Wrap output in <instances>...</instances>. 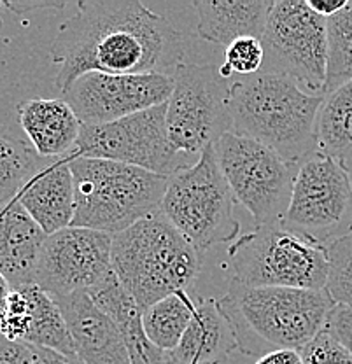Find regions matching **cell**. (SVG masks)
I'll list each match as a JSON object with an SVG mask.
<instances>
[{
	"mask_svg": "<svg viewBox=\"0 0 352 364\" xmlns=\"http://www.w3.org/2000/svg\"><path fill=\"white\" fill-rule=\"evenodd\" d=\"M184 51V33L139 0H85L60 25L49 60L63 93L88 72L174 75Z\"/></svg>",
	"mask_w": 352,
	"mask_h": 364,
	"instance_id": "1",
	"label": "cell"
},
{
	"mask_svg": "<svg viewBox=\"0 0 352 364\" xmlns=\"http://www.w3.org/2000/svg\"><path fill=\"white\" fill-rule=\"evenodd\" d=\"M218 305L232 326L238 350L261 358L275 350H300L326 329L335 309L323 291L251 287L232 279Z\"/></svg>",
	"mask_w": 352,
	"mask_h": 364,
	"instance_id": "2",
	"label": "cell"
},
{
	"mask_svg": "<svg viewBox=\"0 0 352 364\" xmlns=\"http://www.w3.org/2000/svg\"><path fill=\"white\" fill-rule=\"evenodd\" d=\"M323 95L305 93L293 79L258 72L232 79V134L270 147L287 161L300 163L317 151L316 124Z\"/></svg>",
	"mask_w": 352,
	"mask_h": 364,
	"instance_id": "3",
	"label": "cell"
},
{
	"mask_svg": "<svg viewBox=\"0 0 352 364\" xmlns=\"http://www.w3.org/2000/svg\"><path fill=\"white\" fill-rule=\"evenodd\" d=\"M202 254L160 210L112 235V272L142 310L179 291H193Z\"/></svg>",
	"mask_w": 352,
	"mask_h": 364,
	"instance_id": "4",
	"label": "cell"
},
{
	"mask_svg": "<svg viewBox=\"0 0 352 364\" xmlns=\"http://www.w3.org/2000/svg\"><path fill=\"white\" fill-rule=\"evenodd\" d=\"M74 176V221L107 235L128 230L160 210L169 177L137 166L97 158H70Z\"/></svg>",
	"mask_w": 352,
	"mask_h": 364,
	"instance_id": "5",
	"label": "cell"
},
{
	"mask_svg": "<svg viewBox=\"0 0 352 364\" xmlns=\"http://www.w3.org/2000/svg\"><path fill=\"white\" fill-rule=\"evenodd\" d=\"M235 196L219 168L215 147L207 146L193 165L174 172L166 182L160 212L200 252L237 240Z\"/></svg>",
	"mask_w": 352,
	"mask_h": 364,
	"instance_id": "6",
	"label": "cell"
},
{
	"mask_svg": "<svg viewBox=\"0 0 352 364\" xmlns=\"http://www.w3.org/2000/svg\"><path fill=\"white\" fill-rule=\"evenodd\" d=\"M233 279L251 287L326 289L328 250L284 223L256 226L230 245Z\"/></svg>",
	"mask_w": 352,
	"mask_h": 364,
	"instance_id": "7",
	"label": "cell"
},
{
	"mask_svg": "<svg viewBox=\"0 0 352 364\" xmlns=\"http://www.w3.org/2000/svg\"><path fill=\"white\" fill-rule=\"evenodd\" d=\"M215 147L219 168L256 226L282 223L293 193L298 163L287 161L270 147L237 134L223 135Z\"/></svg>",
	"mask_w": 352,
	"mask_h": 364,
	"instance_id": "8",
	"label": "cell"
},
{
	"mask_svg": "<svg viewBox=\"0 0 352 364\" xmlns=\"http://www.w3.org/2000/svg\"><path fill=\"white\" fill-rule=\"evenodd\" d=\"M261 46L265 51L261 72L286 75L305 93L324 97L326 18L314 13L306 0H274Z\"/></svg>",
	"mask_w": 352,
	"mask_h": 364,
	"instance_id": "9",
	"label": "cell"
},
{
	"mask_svg": "<svg viewBox=\"0 0 352 364\" xmlns=\"http://www.w3.org/2000/svg\"><path fill=\"white\" fill-rule=\"evenodd\" d=\"M232 79L219 67L186 63L174 74V90L166 102V130L174 149L198 159L207 146L232 132L230 114Z\"/></svg>",
	"mask_w": 352,
	"mask_h": 364,
	"instance_id": "10",
	"label": "cell"
},
{
	"mask_svg": "<svg viewBox=\"0 0 352 364\" xmlns=\"http://www.w3.org/2000/svg\"><path fill=\"white\" fill-rule=\"evenodd\" d=\"M282 223L323 247L352 233V184L347 170L319 149L302 159Z\"/></svg>",
	"mask_w": 352,
	"mask_h": 364,
	"instance_id": "11",
	"label": "cell"
},
{
	"mask_svg": "<svg viewBox=\"0 0 352 364\" xmlns=\"http://www.w3.org/2000/svg\"><path fill=\"white\" fill-rule=\"evenodd\" d=\"M74 156L109 159L170 177L193 163L177 153L166 130V104L105 124H82Z\"/></svg>",
	"mask_w": 352,
	"mask_h": 364,
	"instance_id": "12",
	"label": "cell"
},
{
	"mask_svg": "<svg viewBox=\"0 0 352 364\" xmlns=\"http://www.w3.org/2000/svg\"><path fill=\"white\" fill-rule=\"evenodd\" d=\"M112 235L69 226L49 235L41 252L36 286L53 298L90 293L112 273Z\"/></svg>",
	"mask_w": 352,
	"mask_h": 364,
	"instance_id": "13",
	"label": "cell"
},
{
	"mask_svg": "<svg viewBox=\"0 0 352 364\" xmlns=\"http://www.w3.org/2000/svg\"><path fill=\"white\" fill-rule=\"evenodd\" d=\"M174 75L88 72L63 91L82 124H105L166 104Z\"/></svg>",
	"mask_w": 352,
	"mask_h": 364,
	"instance_id": "14",
	"label": "cell"
},
{
	"mask_svg": "<svg viewBox=\"0 0 352 364\" xmlns=\"http://www.w3.org/2000/svg\"><path fill=\"white\" fill-rule=\"evenodd\" d=\"M70 329L74 350L82 364H132L123 336L88 293L55 298Z\"/></svg>",
	"mask_w": 352,
	"mask_h": 364,
	"instance_id": "15",
	"label": "cell"
},
{
	"mask_svg": "<svg viewBox=\"0 0 352 364\" xmlns=\"http://www.w3.org/2000/svg\"><path fill=\"white\" fill-rule=\"evenodd\" d=\"M70 158H44L43 165L30 177L16 198L48 237L72 226L74 221V176Z\"/></svg>",
	"mask_w": 352,
	"mask_h": 364,
	"instance_id": "16",
	"label": "cell"
},
{
	"mask_svg": "<svg viewBox=\"0 0 352 364\" xmlns=\"http://www.w3.org/2000/svg\"><path fill=\"white\" fill-rule=\"evenodd\" d=\"M18 121L41 158L72 156L82 123L63 98H28L18 105Z\"/></svg>",
	"mask_w": 352,
	"mask_h": 364,
	"instance_id": "17",
	"label": "cell"
},
{
	"mask_svg": "<svg viewBox=\"0 0 352 364\" xmlns=\"http://www.w3.org/2000/svg\"><path fill=\"white\" fill-rule=\"evenodd\" d=\"M48 235L18 200L0 208V273L11 291L36 284L37 264Z\"/></svg>",
	"mask_w": 352,
	"mask_h": 364,
	"instance_id": "18",
	"label": "cell"
},
{
	"mask_svg": "<svg viewBox=\"0 0 352 364\" xmlns=\"http://www.w3.org/2000/svg\"><path fill=\"white\" fill-rule=\"evenodd\" d=\"M196 32L203 41L228 48L238 39L263 37L274 0H195Z\"/></svg>",
	"mask_w": 352,
	"mask_h": 364,
	"instance_id": "19",
	"label": "cell"
},
{
	"mask_svg": "<svg viewBox=\"0 0 352 364\" xmlns=\"http://www.w3.org/2000/svg\"><path fill=\"white\" fill-rule=\"evenodd\" d=\"M233 350H238L237 338L218 299L198 298L195 317L169 358L172 364H223Z\"/></svg>",
	"mask_w": 352,
	"mask_h": 364,
	"instance_id": "20",
	"label": "cell"
},
{
	"mask_svg": "<svg viewBox=\"0 0 352 364\" xmlns=\"http://www.w3.org/2000/svg\"><path fill=\"white\" fill-rule=\"evenodd\" d=\"M88 294L95 305L114 321L127 345L132 364H170L169 352L160 350L147 338L142 324L144 310L137 305L134 296L121 286L114 272Z\"/></svg>",
	"mask_w": 352,
	"mask_h": 364,
	"instance_id": "21",
	"label": "cell"
},
{
	"mask_svg": "<svg viewBox=\"0 0 352 364\" xmlns=\"http://www.w3.org/2000/svg\"><path fill=\"white\" fill-rule=\"evenodd\" d=\"M317 149L340 165L352 156V81L324 97L316 124Z\"/></svg>",
	"mask_w": 352,
	"mask_h": 364,
	"instance_id": "22",
	"label": "cell"
},
{
	"mask_svg": "<svg viewBox=\"0 0 352 364\" xmlns=\"http://www.w3.org/2000/svg\"><path fill=\"white\" fill-rule=\"evenodd\" d=\"M198 306L193 291H179L144 310L142 324L147 338L160 350L172 352L188 331Z\"/></svg>",
	"mask_w": 352,
	"mask_h": 364,
	"instance_id": "23",
	"label": "cell"
},
{
	"mask_svg": "<svg viewBox=\"0 0 352 364\" xmlns=\"http://www.w3.org/2000/svg\"><path fill=\"white\" fill-rule=\"evenodd\" d=\"M21 291L28 298L32 312L30 331L25 343L30 347L49 348L63 355H75L70 329L56 299L36 284L21 287Z\"/></svg>",
	"mask_w": 352,
	"mask_h": 364,
	"instance_id": "24",
	"label": "cell"
},
{
	"mask_svg": "<svg viewBox=\"0 0 352 364\" xmlns=\"http://www.w3.org/2000/svg\"><path fill=\"white\" fill-rule=\"evenodd\" d=\"M43 161L25 140L0 130V208L18 198Z\"/></svg>",
	"mask_w": 352,
	"mask_h": 364,
	"instance_id": "25",
	"label": "cell"
},
{
	"mask_svg": "<svg viewBox=\"0 0 352 364\" xmlns=\"http://www.w3.org/2000/svg\"><path fill=\"white\" fill-rule=\"evenodd\" d=\"M328 70L324 97L352 81V0L326 20Z\"/></svg>",
	"mask_w": 352,
	"mask_h": 364,
	"instance_id": "26",
	"label": "cell"
},
{
	"mask_svg": "<svg viewBox=\"0 0 352 364\" xmlns=\"http://www.w3.org/2000/svg\"><path fill=\"white\" fill-rule=\"evenodd\" d=\"M326 293L335 305L352 306V233L338 238L328 247Z\"/></svg>",
	"mask_w": 352,
	"mask_h": 364,
	"instance_id": "27",
	"label": "cell"
},
{
	"mask_svg": "<svg viewBox=\"0 0 352 364\" xmlns=\"http://www.w3.org/2000/svg\"><path fill=\"white\" fill-rule=\"evenodd\" d=\"M265 62V51L260 39L245 37L235 41L226 48L225 63L219 67V74L225 79H233L237 75L247 77L261 72Z\"/></svg>",
	"mask_w": 352,
	"mask_h": 364,
	"instance_id": "28",
	"label": "cell"
},
{
	"mask_svg": "<svg viewBox=\"0 0 352 364\" xmlns=\"http://www.w3.org/2000/svg\"><path fill=\"white\" fill-rule=\"evenodd\" d=\"M30 321H32V312L26 294L21 289L11 291L0 316V335L9 341L25 343L30 331Z\"/></svg>",
	"mask_w": 352,
	"mask_h": 364,
	"instance_id": "29",
	"label": "cell"
},
{
	"mask_svg": "<svg viewBox=\"0 0 352 364\" xmlns=\"http://www.w3.org/2000/svg\"><path fill=\"white\" fill-rule=\"evenodd\" d=\"M304 364H352V354L328 329L298 350Z\"/></svg>",
	"mask_w": 352,
	"mask_h": 364,
	"instance_id": "30",
	"label": "cell"
},
{
	"mask_svg": "<svg viewBox=\"0 0 352 364\" xmlns=\"http://www.w3.org/2000/svg\"><path fill=\"white\" fill-rule=\"evenodd\" d=\"M326 329L352 354V306L335 305L329 314Z\"/></svg>",
	"mask_w": 352,
	"mask_h": 364,
	"instance_id": "31",
	"label": "cell"
},
{
	"mask_svg": "<svg viewBox=\"0 0 352 364\" xmlns=\"http://www.w3.org/2000/svg\"><path fill=\"white\" fill-rule=\"evenodd\" d=\"M0 364H33L32 347L21 341H9L0 335Z\"/></svg>",
	"mask_w": 352,
	"mask_h": 364,
	"instance_id": "32",
	"label": "cell"
},
{
	"mask_svg": "<svg viewBox=\"0 0 352 364\" xmlns=\"http://www.w3.org/2000/svg\"><path fill=\"white\" fill-rule=\"evenodd\" d=\"M33 364H82L78 355H63L49 348L32 347Z\"/></svg>",
	"mask_w": 352,
	"mask_h": 364,
	"instance_id": "33",
	"label": "cell"
},
{
	"mask_svg": "<svg viewBox=\"0 0 352 364\" xmlns=\"http://www.w3.org/2000/svg\"><path fill=\"white\" fill-rule=\"evenodd\" d=\"M349 0H306L310 9L323 18H331L347 6Z\"/></svg>",
	"mask_w": 352,
	"mask_h": 364,
	"instance_id": "34",
	"label": "cell"
},
{
	"mask_svg": "<svg viewBox=\"0 0 352 364\" xmlns=\"http://www.w3.org/2000/svg\"><path fill=\"white\" fill-rule=\"evenodd\" d=\"M256 364H304L298 350H275L258 358Z\"/></svg>",
	"mask_w": 352,
	"mask_h": 364,
	"instance_id": "35",
	"label": "cell"
},
{
	"mask_svg": "<svg viewBox=\"0 0 352 364\" xmlns=\"http://www.w3.org/2000/svg\"><path fill=\"white\" fill-rule=\"evenodd\" d=\"M9 293H11L9 284L6 282V279H4L2 273H0V316H2L4 306H6V299L7 296H9Z\"/></svg>",
	"mask_w": 352,
	"mask_h": 364,
	"instance_id": "36",
	"label": "cell"
},
{
	"mask_svg": "<svg viewBox=\"0 0 352 364\" xmlns=\"http://www.w3.org/2000/svg\"><path fill=\"white\" fill-rule=\"evenodd\" d=\"M343 168H346L347 173H349V179H351V184H352V156L347 159L346 163H343Z\"/></svg>",
	"mask_w": 352,
	"mask_h": 364,
	"instance_id": "37",
	"label": "cell"
},
{
	"mask_svg": "<svg viewBox=\"0 0 352 364\" xmlns=\"http://www.w3.org/2000/svg\"><path fill=\"white\" fill-rule=\"evenodd\" d=\"M2 7H4V2H0V13H2ZM0 30H2V14H0Z\"/></svg>",
	"mask_w": 352,
	"mask_h": 364,
	"instance_id": "38",
	"label": "cell"
},
{
	"mask_svg": "<svg viewBox=\"0 0 352 364\" xmlns=\"http://www.w3.org/2000/svg\"><path fill=\"white\" fill-rule=\"evenodd\" d=\"M170 364H172V363H170Z\"/></svg>",
	"mask_w": 352,
	"mask_h": 364,
	"instance_id": "39",
	"label": "cell"
}]
</instances>
